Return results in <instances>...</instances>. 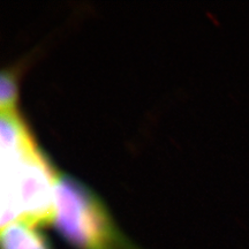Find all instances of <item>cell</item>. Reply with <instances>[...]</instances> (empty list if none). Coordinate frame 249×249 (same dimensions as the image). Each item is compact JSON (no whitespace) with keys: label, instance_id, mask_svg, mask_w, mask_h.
<instances>
[{"label":"cell","instance_id":"2","mask_svg":"<svg viewBox=\"0 0 249 249\" xmlns=\"http://www.w3.org/2000/svg\"><path fill=\"white\" fill-rule=\"evenodd\" d=\"M52 224L74 249H141L121 232L99 196L66 173L58 176Z\"/></svg>","mask_w":249,"mask_h":249},{"label":"cell","instance_id":"4","mask_svg":"<svg viewBox=\"0 0 249 249\" xmlns=\"http://www.w3.org/2000/svg\"><path fill=\"white\" fill-rule=\"evenodd\" d=\"M18 103V81L9 68L2 70L0 79V105L1 111H15Z\"/></svg>","mask_w":249,"mask_h":249},{"label":"cell","instance_id":"3","mask_svg":"<svg viewBox=\"0 0 249 249\" xmlns=\"http://www.w3.org/2000/svg\"><path fill=\"white\" fill-rule=\"evenodd\" d=\"M1 249H52L34 224L17 220L1 226Z\"/></svg>","mask_w":249,"mask_h":249},{"label":"cell","instance_id":"1","mask_svg":"<svg viewBox=\"0 0 249 249\" xmlns=\"http://www.w3.org/2000/svg\"><path fill=\"white\" fill-rule=\"evenodd\" d=\"M0 170L1 226L17 220L52 223L59 173L18 110L1 111Z\"/></svg>","mask_w":249,"mask_h":249}]
</instances>
